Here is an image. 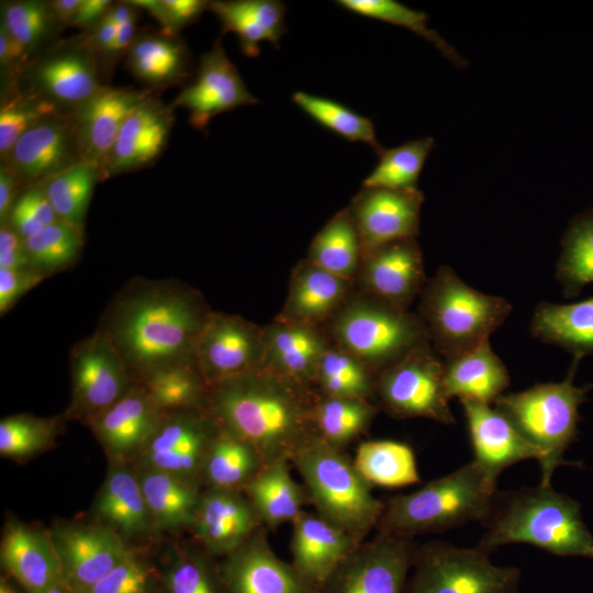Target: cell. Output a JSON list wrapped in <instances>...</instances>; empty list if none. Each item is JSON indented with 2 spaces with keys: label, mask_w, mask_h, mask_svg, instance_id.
Wrapping results in <instances>:
<instances>
[{
  "label": "cell",
  "mask_w": 593,
  "mask_h": 593,
  "mask_svg": "<svg viewBox=\"0 0 593 593\" xmlns=\"http://www.w3.org/2000/svg\"><path fill=\"white\" fill-rule=\"evenodd\" d=\"M67 419L64 414L40 417L33 414L7 416L0 422V455L24 461L56 446Z\"/></svg>",
  "instance_id": "cell-46"
},
{
  "label": "cell",
  "mask_w": 593,
  "mask_h": 593,
  "mask_svg": "<svg viewBox=\"0 0 593 593\" xmlns=\"http://www.w3.org/2000/svg\"><path fill=\"white\" fill-rule=\"evenodd\" d=\"M48 530L61 579L75 593H86L134 549L96 521H56Z\"/></svg>",
  "instance_id": "cell-15"
},
{
  "label": "cell",
  "mask_w": 593,
  "mask_h": 593,
  "mask_svg": "<svg viewBox=\"0 0 593 593\" xmlns=\"http://www.w3.org/2000/svg\"><path fill=\"white\" fill-rule=\"evenodd\" d=\"M316 396L314 387L261 368L212 385L208 410L223 432L249 444L268 465L291 460L316 434Z\"/></svg>",
  "instance_id": "cell-2"
},
{
  "label": "cell",
  "mask_w": 593,
  "mask_h": 593,
  "mask_svg": "<svg viewBox=\"0 0 593 593\" xmlns=\"http://www.w3.org/2000/svg\"><path fill=\"white\" fill-rule=\"evenodd\" d=\"M43 593H75V592L63 581V579H60Z\"/></svg>",
  "instance_id": "cell-63"
},
{
  "label": "cell",
  "mask_w": 593,
  "mask_h": 593,
  "mask_svg": "<svg viewBox=\"0 0 593 593\" xmlns=\"http://www.w3.org/2000/svg\"><path fill=\"white\" fill-rule=\"evenodd\" d=\"M220 430L208 409L163 411L157 426L133 465L165 471L203 489L204 461Z\"/></svg>",
  "instance_id": "cell-12"
},
{
  "label": "cell",
  "mask_w": 593,
  "mask_h": 593,
  "mask_svg": "<svg viewBox=\"0 0 593 593\" xmlns=\"http://www.w3.org/2000/svg\"><path fill=\"white\" fill-rule=\"evenodd\" d=\"M81 160L74 114L53 112L22 134L1 165L10 168L25 188Z\"/></svg>",
  "instance_id": "cell-17"
},
{
  "label": "cell",
  "mask_w": 593,
  "mask_h": 593,
  "mask_svg": "<svg viewBox=\"0 0 593 593\" xmlns=\"http://www.w3.org/2000/svg\"><path fill=\"white\" fill-rule=\"evenodd\" d=\"M579 360L573 359L564 380L533 385L516 393L502 394L492 405L501 412L540 454L541 485L563 461V455L579 435V407L591 385L573 383Z\"/></svg>",
  "instance_id": "cell-7"
},
{
  "label": "cell",
  "mask_w": 593,
  "mask_h": 593,
  "mask_svg": "<svg viewBox=\"0 0 593 593\" xmlns=\"http://www.w3.org/2000/svg\"><path fill=\"white\" fill-rule=\"evenodd\" d=\"M44 276L34 269L0 268V314L4 315L31 289L41 283Z\"/></svg>",
  "instance_id": "cell-57"
},
{
  "label": "cell",
  "mask_w": 593,
  "mask_h": 593,
  "mask_svg": "<svg viewBox=\"0 0 593 593\" xmlns=\"http://www.w3.org/2000/svg\"><path fill=\"white\" fill-rule=\"evenodd\" d=\"M556 276L567 298L593 283V210L577 216L566 231Z\"/></svg>",
  "instance_id": "cell-48"
},
{
  "label": "cell",
  "mask_w": 593,
  "mask_h": 593,
  "mask_svg": "<svg viewBox=\"0 0 593 593\" xmlns=\"http://www.w3.org/2000/svg\"><path fill=\"white\" fill-rule=\"evenodd\" d=\"M267 534L260 527L219 562L225 593H318L291 562L275 553Z\"/></svg>",
  "instance_id": "cell-19"
},
{
  "label": "cell",
  "mask_w": 593,
  "mask_h": 593,
  "mask_svg": "<svg viewBox=\"0 0 593 593\" xmlns=\"http://www.w3.org/2000/svg\"><path fill=\"white\" fill-rule=\"evenodd\" d=\"M212 312L198 290L179 280L134 277L113 295L96 331L141 382L161 369L195 362V342Z\"/></svg>",
  "instance_id": "cell-1"
},
{
  "label": "cell",
  "mask_w": 593,
  "mask_h": 593,
  "mask_svg": "<svg viewBox=\"0 0 593 593\" xmlns=\"http://www.w3.org/2000/svg\"><path fill=\"white\" fill-rule=\"evenodd\" d=\"M139 10L147 11L164 31L180 35V31L195 22L209 9L205 0H130Z\"/></svg>",
  "instance_id": "cell-56"
},
{
  "label": "cell",
  "mask_w": 593,
  "mask_h": 593,
  "mask_svg": "<svg viewBox=\"0 0 593 593\" xmlns=\"http://www.w3.org/2000/svg\"><path fill=\"white\" fill-rule=\"evenodd\" d=\"M327 324L333 345L374 376L412 350L430 345L417 314L362 291L351 294Z\"/></svg>",
  "instance_id": "cell-8"
},
{
  "label": "cell",
  "mask_w": 593,
  "mask_h": 593,
  "mask_svg": "<svg viewBox=\"0 0 593 593\" xmlns=\"http://www.w3.org/2000/svg\"><path fill=\"white\" fill-rule=\"evenodd\" d=\"M477 545L491 552L503 545L528 544L560 557L593 558V536L580 504L551 485L499 492Z\"/></svg>",
  "instance_id": "cell-3"
},
{
  "label": "cell",
  "mask_w": 593,
  "mask_h": 593,
  "mask_svg": "<svg viewBox=\"0 0 593 593\" xmlns=\"http://www.w3.org/2000/svg\"><path fill=\"white\" fill-rule=\"evenodd\" d=\"M290 465L287 459L265 465L243 489L268 532L292 523L310 504L304 485L292 478Z\"/></svg>",
  "instance_id": "cell-35"
},
{
  "label": "cell",
  "mask_w": 593,
  "mask_h": 593,
  "mask_svg": "<svg viewBox=\"0 0 593 593\" xmlns=\"http://www.w3.org/2000/svg\"><path fill=\"white\" fill-rule=\"evenodd\" d=\"M23 189L14 172L0 165V224L7 221L14 201Z\"/></svg>",
  "instance_id": "cell-60"
},
{
  "label": "cell",
  "mask_w": 593,
  "mask_h": 593,
  "mask_svg": "<svg viewBox=\"0 0 593 593\" xmlns=\"http://www.w3.org/2000/svg\"><path fill=\"white\" fill-rule=\"evenodd\" d=\"M416 549L413 538L377 532L339 563L318 593H406Z\"/></svg>",
  "instance_id": "cell-14"
},
{
  "label": "cell",
  "mask_w": 593,
  "mask_h": 593,
  "mask_svg": "<svg viewBox=\"0 0 593 593\" xmlns=\"http://www.w3.org/2000/svg\"><path fill=\"white\" fill-rule=\"evenodd\" d=\"M197 366L209 385L261 369L262 327L238 315L212 312L194 347Z\"/></svg>",
  "instance_id": "cell-16"
},
{
  "label": "cell",
  "mask_w": 593,
  "mask_h": 593,
  "mask_svg": "<svg viewBox=\"0 0 593 593\" xmlns=\"http://www.w3.org/2000/svg\"><path fill=\"white\" fill-rule=\"evenodd\" d=\"M357 276L360 291L404 310L427 281L416 238L390 242L362 253Z\"/></svg>",
  "instance_id": "cell-21"
},
{
  "label": "cell",
  "mask_w": 593,
  "mask_h": 593,
  "mask_svg": "<svg viewBox=\"0 0 593 593\" xmlns=\"http://www.w3.org/2000/svg\"><path fill=\"white\" fill-rule=\"evenodd\" d=\"M81 0H53L51 1L53 11L64 27L70 25Z\"/></svg>",
  "instance_id": "cell-62"
},
{
  "label": "cell",
  "mask_w": 593,
  "mask_h": 593,
  "mask_svg": "<svg viewBox=\"0 0 593 593\" xmlns=\"http://www.w3.org/2000/svg\"><path fill=\"white\" fill-rule=\"evenodd\" d=\"M57 220L58 217L40 182L27 186L21 191L4 223L25 239Z\"/></svg>",
  "instance_id": "cell-54"
},
{
  "label": "cell",
  "mask_w": 593,
  "mask_h": 593,
  "mask_svg": "<svg viewBox=\"0 0 593 593\" xmlns=\"http://www.w3.org/2000/svg\"><path fill=\"white\" fill-rule=\"evenodd\" d=\"M118 27L107 15L90 31L82 32L90 48L97 57L111 45L115 38ZM99 61V60H98Z\"/></svg>",
  "instance_id": "cell-61"
},
{
  "label": "cell",
  "mask_w": 593,
  "mask_h": 593,
  "mask_svg": "<svg viewBox=\"0 0 593 593\" xmlns=\"http://www.w3.org/2000/svg\"><path fill=\"white\" fill-rule=\"evenodd\" d=\"M69 370L71 395L63 414L87 426L137 383L113 345L97 331L72 346Z\"/></svg>",
  "instance_id": "cell-13"
},
{
  "label": "cell",
  "mask_w": 593,
  "mask_h": 593,
  "mask_svg": "<svg viewBox=\"0 0 593 593\" xmlns=\"http://www.w3.org/2000/svg\"><path fill=\"white\" fill-rule=\"evenodd\" d=\"M0 593H20L11 582L1 578L0 580Z\"/></svg>",
  "instance_id": "cell-64"
},
{
  "label": "cell",
  "mask_w": 593,
  "mask_h": 593,
  "mask_svg": "<svg viewBox=\"0 0 593 593\" xmlns=\"http://www.w3.org/2000/svg\"><path fill=\"white\" fill-rule=\"evenodd\" d=\"M125 57L130 72L150 93L184 82L192 67L186 42L163 29L137 31Z\"/></svg>",
  "instance_id": "cell-32"
},
{
  "label": "cell",
  "mask_w": 593,
  "mask_h": 593,
  "mask_svg": "<svg viewBox=\"0 0 593 593\" xmlns=\"http://www.w3.org/2000/svg\"><path fill=\"white\" fill-rule=\"evenodd\" d=\"M59 112L41 98L13 87L1 92L0 159L3 161L15 142L43 116ZM63 113V112H61Z\"/></svg>",
  "instance_id": "cell-53"
},
{
  "label": "cell",
  "mask_w": 593,
  "mask_h": 593,
  "mask_svg": "<svg viewBox=\"0 0 593 593\" xmlns=\"http://www.w3.org/2000/svg\"><path fill=\"white\" fill-rule=\"evenodd\" d=\"M478 546L430 541L417 547L406 593H517L519 571L491 562Z\"/></svg>",
  "instance_id": "cell-9"
},
{
  "label": "cell",
  "mask_w": 593,
  "mask_h": 593,
  "mask_svg": "<svg viewBox=\"0 0 593 593\" xmlns=\"http://www.w3.org/2000/svg\"><path fill=\"white\" fill-rule=\"evenodd\" d=\"M314 388L323 396L373 402L376 376L360 360L331 344L317 366Z\"/></svg>",
  "instance_id": "cell-43"
},
{
  "label": "cell",
  "mask_w": 593,
  "mask_h": 593,
  "mask_svg": "<svg viewBox=\"0 0 593 593\" xmlns=\"http://www.w3.org/2000/svg\"><path fill=\"white\" fill-rule=\"evenodd\" d=\"M161 414L146 389L137 382L120 401L93 418L88 427L109 462L133 465Z\"/></svg>",
  "instance_id": "cell-24"
},
{
  "label": "cell",
  "mask_w": 593,
  "mask_h": 593,
  "mask_svg": "<svg viewBox=\"0 0 593 593\" xmlns=\"http://www.w3.org/2000/svg\"><path fill=\"white\" fill-rule=\"evenodd\" d=\"M1 25L26 61L57 42L65 29L56 18L51 1L14 0L1 2Z\"/></svg>",
  "instance_id": "cell-38"
},
{
  "label": "cell",
  "mask_w": 593,
  "mask_h": 593,
  "mask_svg": "<svg viewBox=\"0 0 593 593\" xmlns=\"http://www.w3.org/2000/svg\"><path fill=\"white\" fill-rule=\"evenodd\" d=\"M209 9L222 24V32L234 33L243 54L257 57L259 44L268 42L279 48L286 33L287 8L278 0L210 1Z\"/></svg>",
  "instance_id": "cell-34"
},
{
  "label": "cell",
  "mask_w": 593,
  "mask_h": 593,
  "mask_svg": "<svg viewBox=\"0 0 593 593\" xmlns=\"http://www.w3.org/2000/svg\"><path fill=\"white\" fill-rule=\"evenodd\" d=\"M101 80L98 57L80 33L55 42L27 61L13 87L74 114L103 86Z\"/></svg>",
  "instance_id": "cell-10"
},
{
  "label": "cell",
  "mask_w": 593,
  "mask_h": 593,
  "mask_svg": "<svg viewBox=\"0 0 593 593\" xmlns=\"http://www.w3.org/2000/svg\"><path fill=\"white\" fill-rule=\"evenodd\" d=\"M291 525V563L305 581L318 590L360 545L315 512L303 511Z\"/></svg>",
  "instance_id": "cell-30"
},
{
  "label": "cell",
  "mask_w": 593,
  "mask_h": 593,
  "mask_svg": "<svg viewBox=\"0 0 593 593\" xmlns=\"http://www.w3.org/2000/svg\"><path fill=\"white\" fill-rule=\"evenodd\" d=\"M2 567L27 593H43L61 579L49 530L8 518L0 541Z\"/></svg>",
  "instance_id": "cell-28"
},
{
  "label": "cell",
  "mask_w": 593,
  "mask_h": 593,
  "mask_svg": "<svg viewBox=\"0 0 593 593\" xmlns=\"http://www.w3.org/2000/svg\"><path fill=\"white\" fill-rule=\"evenodd\" d=\"M0 268H31L24 238L7 223L0 224Z\"/></svg>",
  "instance_id": "cell-58"
},
{
  "label": "cell",
  "mask_w": 593,
  "mask_h": 593,
  "mask_svg": "<svg viewBox=\"0 0 593 593\" xmlns=\"http://www.w3.org/2000/svg\"><path fill=\"white\" fill-rule=\"evenodd\" d=\"M264 367L283 378L314 387L317 366L331 346L322 327L276 318L262 327Z\"/></svg>",
  "instance_id": "cell-29"
},
{
  "label": "cell",
  "mask_w": 593,
  "mask_h": 593,
  "mask_svg": "<svg viewBox=\"0 0 593 593\" xmlns=\"http://www.w3.org/2000/svg\"><path fill=\"white\" fill-rule=\"evenodd\" d=\"M374 400L394 418L455 423L444 382L443 359L430 345L412 350L378 372Z\"/></svg>",
  "instance_id": "cell-11"
},
{
  "label": "cell",
  "mask_w": 593,
  "mask_h": 593,
  "mask_svg": "<svg viewBox=\"0 0 593 593\" xmlns=\"http://www.w3.org/2000/svg\"><path fill=\"white\" fill-rule=\"evenodd\" d=\"M136 471L157 533L191 528L202 489L165 471L148 468Z\"/></svg>",
  "instance_id": "cell-36"
},
{
  "label": "cell",
  "mask_w": 593,
  "mask_h": 593,
  "mask_svg": "<svg viewBox=\"0 0 593 593\" xmlns=\"http://www.w3.org/2000/svg\"><path fill=\"white\" fill-rule=\"evenodd\" d=\"M467 419L473 461L497 482L507 467L527 459L540 460L539 451L494 406L460 401Z\"/></svg>",
  "instance_id": "cell-25"
},
{
  "label": "cell",
  "mask_w": 593,
  "mask_h": 593,
  "mask_svg": "<svg viewBox=\"0 0 593 593\" xmlns=\"http://www.w3.org/2000/svg\"><path fill=\"white\" fill-rule=\"evenodd\" d=\"M511 311L504 298L473 289L450 267L441 266L419 294L417 315L433 349L448 358L489 342Z\"/></svg>",
  "instance_id": "cell-6"
},
{
  "label": "cell",
  "mask_w": 593,
  "mask_h": 593,
  "mask_svg": "<svg viewBox=\"0 0 593 593\" xmlns=\"http://www.w3.org/2000/svg\"><path fill=\"white\" fill-rule=\"evenodd\" d=\"M149 94L144 89L103 85L75 111L82 159L96 166L99 174L126 118Z\"/></svg>",
  "instance_id": "cell-26"
},
{
  "label": "cell",
  "mask_w": 593,
  "mask_h": 593,
  "mask_svg": "<svg viewBox=\"0 0 593 593\" xmlns=\"http://www.w3.org/2000/svg\"><path fill=\"white\" fill-rule=\"evenodd\" d=\"M435 147L432 137L406 142L400 146L384 149L379 161L362 187H381L399 190H415L423 166Z\"/></svg>",
  "instance_id": "cell-50"
},
{
  "label": "cell",
  "mask_w": 593,
  "mask_h": 593,
  "mask_svg": "<svg viewBox=\"0 0 593 593\" xmlns=\"http://www.w3.org/2000/svg\"><path fill=\"white\" fill-rule=\"evenodd\" d=\"M362 246L348 208L336 213L315 235L307 258L326 271L351 281L358 273Z\"/></svg>",
  "instance_id": "cell-39"
},
{
  "label": "cell",
  "mask_w": 593,
  "mask_h": 593,
  "mask_svg": "<svg viewBox=\"0 0 593 593\" xmlns=\"http://www.w3.org/2000/svg\"><path fill=\"white\" fill-rule=\"evenodd\" d=\"M31 268L48 278L72 268L81 257L85 228L57 220L24 239Z\"/></svg>",
  "instance_id": "cell-44"
},
{
  "label": "cell",
  "mask_w": 593,
  "mask_h": 593,
  "mask_svg": "<svg viewBox=\"0 0 593 593\" xmlns=\"http://www.w3.org/2000/svg\"><path fill=\"white\" fill-rule=\"evenodd\" d=\"M92 515L93 521L114 530L132 546L133 541L157 533L132 463L109 462Z\"/></svg>",
  "instance_id": "cell-27"
},
{
  "label": "cell",
  "mask_w": 593,
  "mask_h": 593,
  "mask_svg": "<svg viewBox=\"0 0 593 593\" xmlns=\"http://www.w3.org/2000/svg\"><path fill=\"white\" fill-rule=\"evenodd\" d=\"M351 281L305 259L293 269L278 320L322 327L351 295Z\"/></svg>",
  "instance_id": "cell-31"
},
{
  "label": "cell",
  "mask_w": 593,
  "mask_h": 593,
  "mask_svg": "<svg viewBox=\"0 0 593 593\" xmlns=\"http://www.w3.org/2000/svg\"><path fill=\"white\" fill-rule=\"evenodd\" d=\"M292 101L315 122L340 137L349 142L367 143L378 155L383 150L369 118L333 99L303 91L294 92Z\"/></svg>",
  "instance_id": "cell-51"
},
{
  "label": "cell",
  "mask_w": 593,
  "mask_h": 593,
  "mask_svg": "<svg viewBox=\"0 0 593 593\" xmlns=\"http://www.w3.org/2000/svg\"><path fill=\"white\" fill-rule=\"evenodd\" d=\"M444 382L449 399L493 404L510 385V374L489 342L443 358Z\"/></svg>",
  "instance_id": "cell-33"
},
{
  "label": "cell",
  "mask_w": 593,
  "mask_h": 593,
  "mask_svg": "<svg viewBox=\"0 0 593 593\" xmlns=\"http://www.w3.org/2000/svg\"><path fill=\"white\" fill-rule=\"evenodd\" d=\"M174 109L154 94L142 100L126 118L100 170V181L153 165L168 143Z\"/></svg>",
  "instance_id": "cell-22"
},
{
  "label": "cell",
  "mask_w": 593,
  "mask_h": 593,
  "mask_svg": "<svg viewBox=\"0 0 593 593\" xmlns=\"http://www.w3.org/2000/svg\"><path fill=\"white\" fill-rule=\"evenodd\" d=\"M258 102L217 38L212 48L202 54L193 80L171 105L188 110L189 123L205 131L215 115Z\"/></svg>",
  "instance_id": "cell-18"
},
{
  "label": "cell",
  "mask_w": 593,
  "mask_h": 593,
  "mask_svg": "<svg viewBox=\"0 0 593 593\" xmlns=\"http://www.w3.org/2000/svg\"><path fill=\"white\" fill-rule=\"evenodd\" d=\"M153 572L145 558L134 549L86 593H150Z\"/></svg>",
  "instance_id": "cell-55"
},
{
  "label": "cell",
  "mask_w": 593,
  "mask_h": 593,
  "mask_svg": "<svg viewBox=\"0 0 593 593\" xmlns=\"http://www.w3.org/2000/svg\"><path fill=\"white\" fill-rule=\"evenodd\" d=\"M141 383L161 411L208 409L209 385L197 362L156 371Z\"/></svg>",
  "instance_id": "cell-47"
},
{
  "label": "cell",
  "mask_w": 593,
  "mask_h": 593,
  "mask_svg": "<svg viewBox=\"0 0 593 593\" xmlns=\"http://www.w3.org/2000/svg\"><path fill=\"white\" fill-rule=\"evenodd\" d=\"M378 410L372 401L328 398L317 393L313 409L315 433L332 447L345 451L366 433Z\"/></svg>",
  "instance_id": "cell-42"
},
{
  "label": "cell",
  "mask_w": 593,
  "mask_h": 593,
  "mask_svg": "<svg viewBox=\"0 0 593 593\" xmlns=\"http://www.w3.org/2000/svg\"><path fill=\"white\" fill-rule=\"evenodd\" d=\"M164 589L166 593H225L220 563L198 545L172 549Z\"/></svg>",
  "instance_id": "cell-49"
},
{
  "label": "cell",
  "mask_w": 593,
  "mask_h": 593,
  "mask_svg": "<svg viewBox=\"0 0 593 593\" xmlns=\"http://www.w3.org/2000/svg\"><path fill=\"white\" fill-rule=\"evenodd\" d=\"M315 513L361 544L376 529L384 502L371 488L345 451L316 434L291 458Z\"/></svg>",
  "instance_id": "cell-5"
},
{
  "label": "cell",
  "mask_w": 593,
  "mask_h": 593,
  "mask_svg": "<svg viewBox=\"0 0 593 593\" xmlns=\"http://www.w3.org/2000/svg\"><path fill=\"white\" fill-rule=\"evenodd\" d=\"M99 181V169L81 160L41 183L58 220L85 228L89 203Z\"/></svg>",
  "instance_id": "cell-45"
},
{
  "label": "cell",
  "mask_w": 593,
  "mask_h": 593,
  "mask_svg": "<svg viewBox=\"0 0 593 593\" xmlns=\"http://www.w3.org/2000/svg\"><path fill=\"white\" fill-rule=\"evenodd\" d=\"M423 201L418 189L362 187L348 206L362 253L390 242L416 238Z\"/></svg>",
  "instance_id": "cell-20"
},
{
  "label": "cell",
  "mask_w": 593,
  "mask_h": 593,
  "mask_svg": "<svg viewBox=\"0 0 593 593\" xmlns=\"http://www.w3.org/2000/svg\"><path fill=\"white\" fill-rule=\"evenodd\" d=\"M530 333L566 349L574 359L593 355V296L570 304L540 303L532 317Z\"/></svg>",
  "instance_id": "cell-37"
},
{
  "label": "cell",
  "mask_w": 593,
  "mask_h": 593,
  "mask_svg": "<svg viewBox=\"0 0 593 593\" xmlns=\"http://www.w3.org/2000/svg\"><path fill=\"white\" fill-rule=\"evenodd\" d=\"M112 4L109 0H81L69 26L79 27L83 32L90 31L107 15Z\"/></svg>",
  "instance_id": "cell-59"
},
{
  "label": "cell",
  "mask_w": 593,
  "mask_h": 593,
  "mask_svg": "<svg viewBox=\"0 0 593 593\" xmlns=\"http://www.w3.org/2000/svg\"><path fill=\"white\" fill-rule=\"evenodd\" d=\"M353 460L358 472L371 485L403 488L421 482L415 454L402 441H362Z\"/></svg>",
  "instance_id": "cell-41"
},
{
  "label": "cell",
  "mask_w": 593,
  "mask_h": 593,
  "mask_svg": "<svg viewBox=\"0 0 593 593\" xmlns=\"http://www.w3.org/2000/svg\"><path fill=\"white\" fill-rule=\"evenodd\" d=\"M264 466L254 447L221 429L204 461L203 489L243 491Z\"/></svg>",
  "instance_id": "cell-40"
},
{
  "label": "cell",
  "mask_w": 593,
  "mask_h": 593,
  "mask_svg": "<svg viewBox=\"0 0 593 593\" xmlns=\"http://www.w3.org/2000/svg\"><path fill=\"white\" fill-rule=\"evenodd\" d=\"M264 527L243 491L202 489L191 530L197 545L224 558Z\"/></svg>",
  "instance_id": "cell-23"
},
{
  "label": "cell",
  "mask_w": 593,
  "mask_h": 593,
  "mask_svg": "<svg viewBox=\"0 0 593 593\" xmlns=\"http://www.w3.org/2000/svg\"><path fill=\"white\" fill-rule=\"evenodd\" d=\"M337 3L358 15L410 29L436 48L455 66L465 67L466 60L436 31L428 27L427 15L394 0H339Z\"/></svg>",
  "instance_id": "cell-52"
},
{
  "label": "cell",
  "mask_w": 593,
  "mask_h": 593,
  "mask_svg": "<svg viewBox=\"0 0 593 593\" xmlns=\"http://www.w3.org/2000/svg\"><path fill=\"white\" fill-rule=\"evenodd\" d=\"M496 484L471 460L414 492L387 500L376 529L413 538L470 522L482 523L493 505Z\"/></svg>",
  "instance_id": "cell-4"
}]
</instances>
